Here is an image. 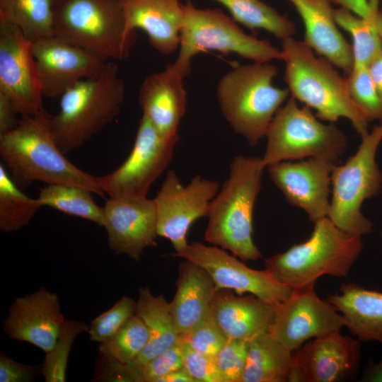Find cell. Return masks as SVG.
Here are the masks:
<instances>
[{"label":"cell","mask_w":382,"mask_h":382,"mask_svg":"<svg viewBox=\"0 0 382 382\" xmlns=\"http://www.w3.org/2000/svg\"><path fill=\"white\" fill-rule=\"evenodd\" d=\"M149 338L148 329L134 314L110 338L100 343L102 357L122 364H130L144 350Z\"/></svg>","instance_id":"34"},{"label":"cell","mask_w":382,"mask_h":382,"mask_svg":"<svg viewBox=\"0 0 382 382\" xmlns=\"http://www.w3.org/2000/svg\"><path fill=\"white\" fill-rule=\"evenodd\" d=\"M179 137H163L142 115L132 149L115 170L99 177L100 186L110 198L147 197L150 187L170 164Z\"/></svg>","instance_id":"11"},{"label":"cell","mask_w":382,"mask_h":382,"mask_svg":"<svg viewBox=\"0 0 382 382\" xmlns=\"http://www.w3.org/2000/svg\"><path fill=\"white\" fill-rule=\"evenodd\" d=\"M369 3L370 13L366 18H360L342 7L334 9L337 25L349 32L352 37L354 66H368L382 50V37L376 26L380 11L379 0H369Z\"/></svg>","instance_id":"30"},{"label":"cell","mask_w":382,"mask_h":382,"mask_svg":"<svg viewBox=\"0 0 382 382\" xmlns=\"http://www.w3.org/2000/svg\"><path fill=\"white\" fill-rule=\"evenodd\" d=\"M361 138L357 152L332 172L328 217L343 231L362 237L373 231L374 224L362 214L361 205L382 190V172L376 158L382 141V125Z\"/></svg>","instance_id":"9"},{"label":"cell","mask_w":382,"mask_h":382,"mask_svg":"<svg viewBox=\"0 0 382 382\" xmlns=\"http://www.w3.org/2000/svg\"><path fill=\"white\" fill-rule=\"evenodd\" d=\"M265 137L267 145L262 157L265 167L311 157L339 160L347 147L345 134L335 125L321 122L309 107L299 108L292 96L277 110Z\"/></svg>","instance_id":"10"},{"label":"cell","mask_w":382,"mask_h":382,"mask_svg":"<svg viewBox=\"0 0 382 382\" xmlns=\"http://www.w3.org/2000/svg\"><path fill=\"white\" fill-rule=\"evenodd\" d=\"M135 314L145 323L149 335L147 345L130 364L141 374L151 359L179 341L168 302L163 294L155 296L148 286L139 288Z\"/></svg>","instance_id":"27"},{"label":"cell","mask_w":382,"mask_h":382,"mask_svg":"<svg viewBox=\"0 0 382 382\" xmlns=\"http://www.w3.org/2000/svg\"><path fill=\"white\" fill-rule=\"evenodd\" d=\"M183 367V357L180 341L161 354L151 359L141 370L144 382L156 381Z\"/></svg>","instance_id":"41"},{"label":"cell","mask_w":382,"mask_h":382,"mask_svg":"<svg viewBox=\"0 0 382 382\" xmlns=\"http://www.w3.org/2000/svg\"><path fill=\"white\" fill-rule=\"evenodd\" d=\"M64 321L58 296L41 287L13 301L2 327L10 339L47 352L55 345Z\"/></svg>","instance_id":"20"},{"label":"cell","mask_w":382,"mask_h":382,"mask_svg":"<svg viewBox=\"0 0 382 382\" xmlns=\"http://www.w3.org/2000/svg\"><path fill=\"white\" fill-rule=\"evenodd\" d=\"M33 45L18 27L0 20V93L21 116L43 108Z\"/></svg>","instance_id":"15"},{"label":"cell","mask_w":382,"mask_h":382,"mask_svg":"<svg viewBox=\"0 0 382 382\" xmlns=\"http://www.w3.org/2000/svg\"><path fill=\"white\" fill-rule=\"evenodd\" d=\"M92 193L89 190L77 185L52 184L40 190L37 199L42 207H50L103 227V207L95 202Z\"/></svg>","instance_id":"32"},{"label":"cell","mask_w":382,"mask_h":382,"mask_svg":"<svg viewBox=\"0 0 382 382\" xmlns=\"http://www.w3.org/2000/svg\"><path fill=\"white\" fill-rule=\"evenodd\" d=\"M125 96V82L112 61L106 62L99 76L83 79L68 89L50 121L60 150L65 154L101 132L120 113Z\"/></svg>","instance_id":"5"},{"label":"cell","mask_w":382,"mask_h":382,"mask_svg":"<svg viewBox=\"0 0 382 382\" xmlns=\"http://www.w3.org/2000/svg\"><path fill=\"white\" fill-rule=\"evenodd\" d=\"M376 26L379 35L382 37V9H381L378 13L376 19ZM381 125H382V119L381 120Z\"/></svg>","instance_id":"49"},{"label":"cell","mask_w":382,"mask_h":382,"mask_svg":"<svg viewBox=\"0 0 382 382\" xmlns=\"http://www.w3.org/2000/svg\"><path fill=\"white\" fill-rule=\"evenodd\" d=\"M100 369L96 374L98 381L144 382L142 374L130 364H122L101 357Z\"/></svg>","instance_id":"42"},{"label":"cell","mask_w":382,"mask_h":382,"mask_svg":"<svg viewBox=\"0 0 382 382\" xmlns=\"http://www.w3.org/2000/svg\"><path fill=\"white\" fill-rule=\"evenodd\" d=\"M381 240H382V231H381Z\"/></svg>","instance_id":"50"},{"label":"cell","mask_w":382,"mask_h":382,"mask_svg":"<svg viewBox=\"0 0 382 382\" xmlns=\"http://www.w3.org/2000/svg\"><path fill=\"white\" fill-rule=\"evenodd\" d=\"M156 382H195V381L183 367L158 378Z\"/></svg>","instance_id":"47"},{"label":"cell","mask_w":382,"mask_h":382,"mask_svg":"<svg viewBox=\"0 0 382 382\" xmlns=\"http://www.w3.org/2000/svg\"><path fill=\"white\" fill-rule=\"evenodd\" d=\"M203 268L212 277L216 290L230 289L239 295L253 294L277 306L291 294L292 289L279 282L266 270L248 267L224 249L195 241L175 253Z\"/></svg>","instance_id":"14"},{"label":"cell","mask_w":382,"mask_h":382,"mask_svg":"<svg viewBox=\"0 0 382 382\" xmlns=\"http://www.w3.org/2000/svg\"><path fill=\"white\" fill-rule=\"evenodd\" d=\"M281 52L291 96L315 109L320 120L334 123L346 118L361 137L369 132V122L351 98L347 79L329 60L316 57L304 41L292 37L282 40Z\"/></svg>","instance_id":"3"},{"label":"cell","mask_w":382,"mask_h":382,"mask_svg":"<svg viewBox=\"0 0 382 382\" xmlns=\"http://www.w3.org/2000/svg\"><path fill=\"white\" fill-rule=\"evenodd\" d=\"M184 260L179 265L176 292L170 302L179 335L192 330L210 314L216 291L210 275L195 263Z\"/></svg>","instance_id":"25"},{"label":"cell","mask_w":382,"mask_h":382,"mask_svg":"<svg viewBox=\"0 0 382 382\" xmlns=\"http://www.w3.org/2000/svg\"><path fill=\"white\" fill-rule=\"evenodd\" d=\"M103 227L109 248L139 261L144 250L155 245L157 212L154 199L110 198L103 207Z\"/></svg>","instance_id":"19"},{"label":"cell","mask_w":382,"mask_h":382,"mask_svg":"<svg viewBox=\"0 0 382 382\" xmlns=\"http://www.w3.org/2000/svg\"><path fill=\"white\" fill-rule=\"evenodd\" d=\"M265 168L262 157L236 156L209 205L204 240L243 261L262 257L253 238V219Z\"/></svg>","instance_id":"2"},{"label":"cell","mask_w":382,"mask_h":382,"mask_svg":"<svg viewBox=\"0 0 382 382\" xmlns=\"http://www.w3.org/2000/svg\"><path fill=\"white\" fill-rule=\"evenodd\" d=\"M249 341L228 339L214 357L223 382H239L244 371Z\"/></svg>","instance_id":"39"},{"label":"cell","mask_w":382,"mask_h":382,"mask_svg":"<svg viewBox=\"0 0 382 382\" xmlns=\"http://www.w3.org/2000/svg\"><path fill=\"white\" fill-rule=\"evenodd\" d=\"M367 68L376 90L382 98V50L371 59Z\"/></svg>","instance_id":"46"},{"label":"cell","mask_w":382,"mask_h":382,"mask_svg":"<svg viewBox=\"0 0 382 382\" xmlns=\"http://www.w3.org/2000/svg\"><path fill=\"white\" fill-rule=\"evenodd\" d=\"M136 307L137 301L129 296H122L112 307L91 322L88 332L90 340L101 343L112 337L135 314Z\"/></svg>","instance_id":"37"},{"label":"cell","mask_w":382,"mask_h":382,"mask_svg":"<svg viewBox=\"0 0 382 382\" xmlns=\"http://www.w3.org/2000/svg\"><path fill=\"white\" fill-rule=\"evenodd\" d=\"M365 381H382V359L376 364L370 366L364 376Z\"/></svg>","instance_id":"48"},{"label":"cell","mask_w":382,"mask_h":382,"mask_svg":"<svg viewBox=\"0 0 382 382\" xmlns=\"http://www.w3.org/2000/svg\"><path fill=\"white\" fill-rule=\"evenodd\" d=\"M305 28L304 42L348 75L354 66L352 46L337 28L330 0H287Z\"/></svg>","instance_id":"24"},{"label":"cell","mask_w":382,"mask_h":382,"mask_svg":"<svg viewBox=\"0 0 382 382\" xmlns=\"http://www.w3.org/2000/svg\"><path fill=\"white\" fill-rule=\"evenodd\" d=\"M52 115L44 108L21 115L13 129L0 134V155L13 181L74 185L104 195L99 177L70 162L57 146L51 130Z\"/></svg>","instance_id":"1"},{"label":"cell","mask_w":382,"mask_h":382,"mask_svg":"<svg viewBox=\"0 0 382 382\" xmlns=\"http://www.w3.org/2000/svg\"><path fill=\"white\" fill-rule=\"evenodd\" d=\"M181 343L183 367L195 382H223L213 357L199 353L189 345Z\"/></svg>","instance_id":"40"},{"label":"cell","mask_w":382,"mask_h":382,"mask_svg":"<svg viewBox=\"0 0 382 382\" xmlns=\"http://www.w3.org/2000/svg\"><path fill=\"white\" fill-rule=\"evenodd\" d=\"M219 184L200 175L183 185L173 170H169L154 198L157 212V233L168 239L175 253L187 244V234L197 219L207 216Z\"/></svg>","instance_id":"12"},{"label":"cell","mask_w":382,"mask_h":382,"mask_svg":"<svg viewBox=\"0 0 382 382\" xmlns=\"http://www.w3.org/2000/svg\"><path fill=\"white\" fill-rule=\"evenodd\" d=\"M54 35L104 62L127 59L137 37L120 0H56Z\"/></svg>","instance_id":"7"},{"label":"cell","mask_w":382,"mask_h":382,"mask_svg":"<svg viewBox=\"0 0 382 382\" xmlns=\"http://www.w3.org/2000/svg\"><path fill=\"white\" fill-rule=\"evenodd\" d=\"M183 79L167 64L163 71L147 76L139 88L142 115L166 138L179 137L180 124L187 106Z\"/></svg>","instance_id":"21"},{"label":"cell","mask_w":382,"mask_h":382,"mask_svg":"<svg viewBox=\"0 0 382 382\" xmlns=\"http://www.w3.org/2000/svg\"><path fill=\"white\" fill-rule=\"evenodd\" d=\"M360 342L340 332L307 341L292 353L288 382H335L353 376L359 369Z\"/></svg>","instance_id":"17"},{"label":"cell","mask_w":382,"mask_h":382,"mask_svg":"<svg viewBox=\"0 0 382 382\" xmlns=\"http://www.w3.org/2000/svg\"><path fill=\"white\" fill-rule=\"evenodd\" d=\"M194 350L214 358L228 338L210 314L190 331L179 335Z\"/></svg>","instance_id":"38"},{"label":"cell","mask_w":382,"mask_h":382,"mask_svg":"<svg viewBox=\"0 0 382 382\" xmlns=\"http://www.w3.org/2000/svg\"><path fill=\"white\" fill-rule=\"evenodd\" d=\"M337 164V159L311 157L280 161L266 168L287 202L303 209L315 223L328 216L331 175Z\"/></svg>","instance_id":"16"},{"label":"cell","mask_w":382,"mask_h":382,"mask_svg":"<svg viewBox=\"0 0 382 382\" xmlns=\"http://www.w3.org/2000/svg\"><path fill=\"white\" fill-rule=\"evenodd\" d=\"M327 300L340 312L344 326L360 341L382 343V292L356 283L343 284Z\"/></svg>","instance_id":"26"},{"label":"cell","mask_w":382,"mask_h":382,"mask_svg":"<svg viewBox=\"0 0 382 382\" xmlns=\"http://www.w3.org/2000/svg\"><path fill=\"white\" fill-rule=\"evenodd\" d=\"M228 9L231 18L251 30H265L284 40L296 33L294 23L260 0H214Z\"/></svg>","instance_id":"31"},{"label":"cell","mask_w":382,"mask_h":382,"mask_svg":"<svg viewBox=\"0 0 382 382\" xmlns=\"http://www.w3.org/2000/svg\"><path fill=\"white\" fill-rule=\"evenodd\" d=\"M315 283L293 289L289 296L276 307L268 332L294 352L307 341L340 332L344 319L327 299L315 291Z\"/></svg>","instance_id":"13"},{"label":"cell","mask_w":382,"mask_h":382,"mask_svg":"<svg viewBox=\"0 0 382 382\" xmlns=\"http://www.w3.org/2000/svg\"><path fill=\"white\" fill-rule=\"evenodd\" d=\"M17 115L8 100L0 93V134L16 127L18 122Z\"/></svg>","instance_id":"44"},{"label":"cell","mask_w":382,"mask_h":382,"mask_svg":"<svg viewBox=\"0 0 382 382\" xmlns=\"http://www.w3.org/2000/svg\"><path fill=\"white\" fill-rule=\"evenodd\" d=\"M89 325L85 322L65 320L54 347L45 356L41 374L46 382H64L68 358L72 344L81 332H88Z\"/></svg>","instance_id":"35"},{"label":"cell","mask_w":382,"mask_h":382,"mask_svg":"<svg viewBox=\"0 0 382 382\" xmlns=\"http://www.w3.org/2000/svg\"><path fill=\"white\" fill-rule=\"evenodd\" d=\"M127 29H141L149 44L163 55L175 52L184 21L181 0H120Z\"/></svg>","instance_id":"22"},{"label":"cell","mask_w":382,"mask_h":382,"mask_svg":"<svg viewBox=\"0 0 382 382\" xmlns=\"http://www.w3.org/2000/svg\"><path fill=\"white\" fill-rule=\"evenodd\" d=\"M40 372V366L23 364L1 353L0 382H31Z\"/></svg>","instance_id":"43"},{"label":"cell","mask_w":382,"mask_h":382,"mask_svg":"<svg viewBox=\"0 0 382 382\" xmlns=\"http://www.w3.org/2000/svg\"><path fill=\"white\" fill-rule=\"evenodd\" d=\"M362 249L361 236L343 231L327 216L314 223L306 241L267 258L265 270L293 289L323 275L347 277Z\"/></svg>","instance_id":"6"},{"label":"cell","mask_w":382,"mask_h":382,"mask_svg":"<svg viewBox=\"0 0 382 382\" xmlns=\"http://www.w3.org/2000/svg\"><path fill=\"white\" fill-rule=\"evenodd\" d=\"M342 8H346L360 18H366L370 13L369 0H330Z\"/></svg>","instance_id":"45"},{"label":"cell","mask_w":382,"mask_h":382,"mask_svg":"<svg viewBox=\"0 0 382 382\" xmlns=\"http://www.w3.org/2000/svg\"><path fill=\"white\" fill-rule=\"evenodd\" d=\"M351 98L369 122L382 119V98L370 76L367 66H354L347 78Z\"/></svg>","instance_id":"36"},{"label":"cell","mask_w":382,"mask_h":382,"mask_svg":"<svg viewBox=\"0 0 382 382\" xmlns=\"http://www.w3.org/2000/svg\"><path fill=\"white\" fill-rule=\"evenodd\" d=\"M33 44L42 95L47 98L61 97L79 81L99 76L107 62L54 35Z\"/></svg>","instance_id":"18"},{"label":"cell","mask_w":382,"mask_h":382,"mask_svg":"<svg viewBox=\"0 0 382 382\" xmlns=\"http://www.w3.org/2000/svg\"><path fill=\"white\" fill-rule=\"evenodd\" d=\"M277 69L269 62L240 64L225 73L216 86L221 112L233 131L251 147L265 137L289 91L272 85Z\"/></svg>","instance_id":"4"},{"label":"cell","mask_w":382,"mask_h":382,"mask_svg":"<svg viewBox=\"0 0 382 382\" xmlns=\"http://www.w3.org/2000/svg\"><path fill=\"white\" fill-rule=\"evenodd\" d=\"M292 353L269 332L253 338L239 382H287Z\"/></svg>","instance_id":"28"},{"label":"cell","mask_w":382,"mask_h":382,"mask_svg":"<svg viewBox=\"0 0 382 382\" xmlns=\"http://www.w3.org/2000/svg\"><path fill=\"white\" fill-rule=\"evenodd\" d=\"M276 307L253 294L235 295L224 289L216 290L211 314L228 339L250 341L268 332Z\"/></svg>","instance_id":"23"},{"label":"cell","mask_w":382,"mask_h":382,"mask_svg":"<svg viewBox=\"0 0 382 382\" xmlns=\"http://www.w3.org/2000/svg\"><path fill=\"white\" fill-rule=\"evenodd\" d=\"M56 0H0V20L18 27L32 42L54 35Z\"/></svg>","instance_id":"29"},{"label":"cell","mask_w":382,"mask_h":382,"mask_svg":"<svg viewBox=\"0 0 382 382\" xmlns=\"http://www.w3.org/2000/svg\"><path fill=\"white\" fill-rule=\"evenodd\" d=\"M183 11L178 54L168 64L183 79L192 71V58L204 51L233 53L255 62L282 60L281 50L270 41L245 33L220 8H199L188 0Z\"/></svg>","instance_id":"8"},{"label":"cell","mask_w":382,"mask_h":382,"mask_svg":"<svg viewBox=\"0 0 382 382\" xmlns=\"http://www.w3.org/2000/svg\"><path fill=\"white\" fill-rule=\"evenodd\" d=\"M42 207L37 198L25 195L0 165V229L17 231L27 226Z\"/></svg>","instance_id":"33"}]
</instances>
